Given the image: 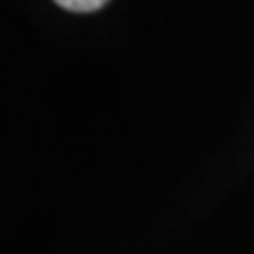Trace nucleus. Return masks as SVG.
I'll return each instance as SVG.
<instances>
[{"mask_svg": "<svg viewBox=\"0 0 254 254\" xmlns=\"http://www.w3.org/2000/svg\"><path fill=\"white\" fill-rule=\"evenodd\" d=\"M55 2L71 12H94V9L104 7L109 0H55Z\"/></svg>", "mask_w": 254, "mask_h": 254, "instance_id": "obj_1", "label": "nucleus"}]
</instances>
